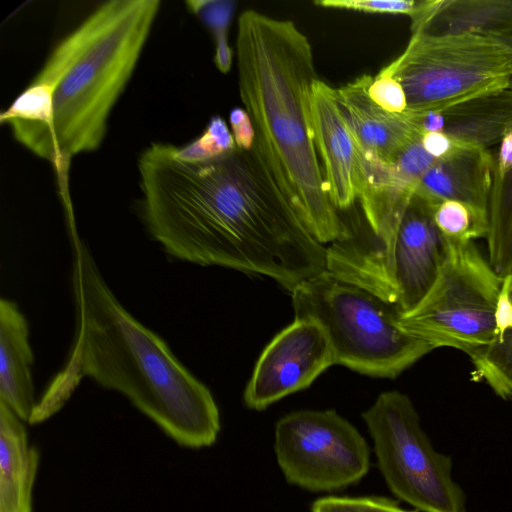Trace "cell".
Here are the masks:
<instances>
[{"instance_id":"cell-1","label":"cell","mask_w":512,"mask_h":512,"mask_svg":"<svg viewBox=\"0 0 512 512\" xmlns=\"http://www.w3.org/2000/svg\"><path fill=\"white\" fill-rule=\"evenodd\" d=\"M139 211L173 258L270 277L290 293L327 270V247L303 226L249 151L190 159L152 143L137 161Z\"/></svg>"},{"instance_id":"cell-2","label":"cell","mask_w":512,"mask_h":512,"mask_svg":"<svg viewBox=\"0 0 512 512\" xmlns=\"http://www.w3.org/2000/svg\"><path fill=\"white\" fill-rule=\"evenodd\" d=\"M75 334L68 357L37 402L29 423L58 412L85 377L124 395L182 446L212 445L220 416L210 390L153 331L119 302L92 254L73 237Z\"/></svg>"},{"instance_id":"cell-3","label":"cell","mask_w":512,"mask_h":512,"mask_svg":"<svg viewBox=\"0 0 512 512\" xmlns=\"http://www.w3.org/2000/svg\"><path fill=\"white\" fill-rule=\"evenodd\" d=\"M235 48L239 95L255 132L253 153L318 242L350 239L314 142L311 92L318 76L308 37L291 20L247 9L238 18Z\"/></svg>"},{"instance_id":"cell-4","label":"cell","mask_w":512,"mask_h":512,"mask_svg":"<svg viewBox=\"0 0 512 512\" xmlns=\"http://www.w3.org/2000/svg\"><path fill=\"white\" fill-rule=\"evenodd\" d=\"M160 5L159 0L103 2L56 44L31 80L52 96L49 124L32 153L64 171L74 156L98 149Z\"/></svg>"},{"instance_id":"cell-5","label":"cell","mask_w":512,"mask_h":512,"mask_svg":"<svg viewBox=\"0 0 512 512\" xmlns=\"http://www.w3.org/2000/svg\"><path fill=\"white\" fill-rule=\"evenodd\" d=\"M291 295L295 319L316 322L328 338L334 363L358 373L395 378L434 349L399 327L396 307L327 270Z\"/></svg>"},{"instance_id":"cell-6","label":"cell","mask_w":512,"mask_h":512,"mask_svg":"<svg viewBox=\"0 0 512 512\" xmlns=\"http://www.w3.org/2000/svg\"><path fill=\"white\" fill-rule=\"evenodd\" d=\"M382 71L403 87L406 112L420 114L509 87L512 48L486 35L412 33Z\"/></svg>"},{"instance_id":"cell-7","label":"cell","mask_w":512,"mask_h":512,"mask_svg":"<svg viewBox=\"0 0 512 512\" xmlns=\"http://www.w3.org/2000/svg\"><path fill=\"white\" fill-rule=\"evenodd\" d=\"M447 242L436 282L398 325L434 349L451 347L472 358L493 340L502 279L473 242Z\"/></svg>"},{"instance_id":"cell-8","label":"cell","mask_w":512,"mask_h":512,"mask_svg":"<svg viewBox=\"0 0 512 512\" xmlns=\"http://www.w3.org/2000/svg\"><path fill=\"white\" fill-rule=\"evenodd\" d=\"M362 417L379 470L395 496L423 512H466L451 458L433 448L407 395L381 393Z\"/></svg>"},{"instance_id":"cell-9","label":"cell","mask_w":512,"mask_h":512,"mask_svg":"<svg viewBox=\"0 0 512 512\" xmlns=\"http://www.w3.org/2000/svg\"><path fill=\"white\" fill-rule=\"evenodd\" d=\"M436 206L413 194L391 249L382 255H327L332 274L377 294L402 314L436 282L449 245L434 221Z\"/></svg>"},{"instance_id":"cell-10","label":"cell","mask_w":512,"mask_h":512,"mask_svg":"<svg viewBox=\"0 0 512 512\" xmlns=\"http://www.w3.org/2000/svg\"><path fill=\"white\" fill-rule=\"evenodd\" d=\"M274 449L286 480L309 491H333L359 482L370 450L359 431L334 410H301L275 426Z\"/></svg>"},{"instance_id":"cell-11","label":"cell","mask_w":512,"mask_h":512,"mask_svg":"<svg viewBox=\"0 0 512 512\" xmlns=\"http://www.w3.org/2000/svg\"><path fill=\"white\" fill-rule=\"evenodd\" d=\"M335 365L328 338L314 321L294 319L261 353L245 392L244 402L264 410L281 398L307 388Z\"/></svg>"},{"instance_id":"cell-12","label":"cell","mask_w":512,"mask_h":512,"mask_svg":"<svg viewBox=\"0 0 512 512\" xmlns=\"http://www.w3.org/2000/svg\"><path fill=\"white\" fill-rule=\"evenodd\" d=\"M314 142L324 166L330 199L343 215L358 197L359 155L352 133L338 106L335 89L319 78L311 92Z\"/></svg>"},{"instance_id":"cell-13","label":"cell","mask_w":512,"mask_h":512,"mask_svg":"<svg viewBox=\"0 0 512 512\" xmlns=\"http://www.w3.org/2000/svg\"><path fill=\"white\" fill-rule=\"evenodd\" d=\"M372 81L373 77L363 74L335 89V97L357 148L383 162L393 163L423 133L406 112H388L369 97Z\"/></svg>"},{"instance_id":"cell-14","label":"cell","mask_w":512,"mask_h":512,"mask_svg":"<svg viewBox=\"0 0 512 512\" xmlns=\"http://www.w3.org/2000/svg\"><path fill=\"white\" fill-rule=\"evenodd\" d=\"M406 113L422 133L441 132L460 147L488 150L512 129V88L509 86L440 110Z\"/></svg>"},{"instance_id":"cell-15","label":"cell","mask_w":512,"mask_h":512,"mask_svg":"<svg viewBox=\"0 0 512 512\" xmlns=\"http://www.w3.org/2000/svg\"><path fill=\"white\" fill-rule=\"evenodd\" d=\"M493 170L494 157L489 150L458 147L428 169L414 195L435 206L453 200L487 210Z\"/></svg>"},{"instance_id":"cell-16","label":"cell","mask_w":512,"mask_h":512,"mask_svg":"<svg viewBox=\"0 0 512 512\" xmlns=\"http://www.w3.org/2000/svg\"><path fill=\"white\" fill-rule=\"evenodd\" d=\"M411 18V34H479L512 32V0H423Z\"/></svg>"},{"instance_id":"cell-17","label":"cell","mask_w":512,"mask_h":512,"mask_svg":"<svg viewBox=\"0 0 512 512\" xmlns=\"http://www.w3.org/2000/svg\"><path fill=\"white\" fill-rule=\"evenodd\" d=\"M29 328L17 304L0 300V401L24 422L36 407L32 379L33 353Z\"/></svg>"},{"instance_id":"cell-18","label":"cell","mask_w":512,"mask_h":512,"mask_svg":"<svg viewBox=\"0 0 512 512\" xmlns=\"http://www.w3.org/2000/svg\"><path fill=\"white\" fill-rule=\"evenodd\" d=\"M23 422L0 401V512H31L39 455Z\"/></svg>"},{"instance_id":"cell-19","label":"cell","mask_w":512,"mask_h":512,"mask_svg":"<svg viewBox=\"0 0 512 512\" xmlns=\"http://www.w3.org/2000/svg\"><path fill=\"white\" fill-rule=\"evenodd\" d=\"M471 360L478 378L501 398L512 400V273L502 280L493 340Z\"/></svg>"},{"instance_id":"cell-20","label":"cell","mask_w":512,"mask_h":512,"mask_svg":"<svg viewBox=\"0 0 512 512\" xmlns=\"http://www.w3.org/2000/svg\"><path fill=\"white\" fill-rule=\"evenodd\" d=\"M487 213L488 262L503 280L512 273V167L493 173Z\"/></svg>"},{"instance_id":"cell-21","label":"cell","mask_w":512,"mask_h":512,"mask_svg":"<svg viewBox=\"0 0 512 512\" xmlns=\"http://www.w3.org/2000/svg\"><path fill=\"white\" fill-rule=\"evenodd\" d=\"M434 221L448 241L473 242L488 234L487 210L460 201L439 203L434 211Z\"/></svg>"},{"instance_id":"cell-22","label":"cell","mask_w":512,"mask_h":512,"mask_svg":"<svg viewBox=\"0 0 512 512\" xmlns=\"http://www.w3.org/2000/svg\"><path fill=\"white\" fill-rule=\"evenodd\" d=\"M201 22L210 30L215 42L214 62L222 73L231 69L233 50L228 45L227 33L236 2L231 0H190L185 2Z\"/></svg>"},{"instance_id":"cell-23","label":"cell","mask_w":512,"mask_h":512,"mask_svg":"<svg viewBox=\"0 0 512 512\" xmlns=\"http://www.w3.org/2000/svg\"><path fill=\"white\" fill-rule=\"evenodd\" d=\"M236 148L227 123L220 116H213L204 132L191 143L178 147L179 153L190 159L215 157Z\"/></svg>"},{"instance_id":"cell-24","label":"cell","mask_w":512,"mask_h":512,"mask_svg":"<svg viewBox=\"0 0 512 512\" xmlns=\"http://www.w3.org/2000/svg\"><path fill=\"white\" fill-rule=\"evenodd\" d=\"M312 512H411L383 497H326L316 500Z\"/></svg>"},{"instance_id":"cell-25","label":"cell","mask_w":512,"mask_h":512,"mask_svg":"<svg viewBox=\"0 0 512 512\" xmlns=\"http://www.w3.org/2000/svg\"><path fill=\"white\" fill-rule=\"evenodd\" d=\"M315 5L365 13L405 14L412 17L420 1L405 0H317Z\"/></svg>"},{"instance_id":"cell-26","label":"cell","mask_w":512,"mask_h":512,"mask_svg":"<svg viewBox=\"0 0 512 512\" xmlns=\"http://www.w3.org/2000/svg\"><path fill=\"white\" fill-rule=\"evenodd\" d=\"M369 97L384 110L402 114L407 109V99L401 84L390 74L380 71L368 88Z\"/></svg>"},{"instance_id":"cell-27","label":"cell","mask_w":512,"mask_h":512,"mask_svg":"<svg viewBox=\"0 0 512 512\" xmlns=\"http://www.w3.org/2000/svg\"><path fill=\"white\" fill-rule=\"evenodd\" d=\"M229 122L236 147L245 151L251 150L255 132L246 110L239 107L233 108L229 114Z\"/></svg>"},{"instance_id":"cell-28","label":"cell","mask_w":512,"mask_h":512,"mask_svg":"<svg viewBox=\"0 0 512 512\" xmlns=\"http://www.w3.org/2000/svg\"><path fill=\"white\" fill-rule=\"evenodd\" d=\"M421 142L424 149L437 160L451 155L460 147L450 137L441 132H424Z\"/></svg>"},{"instance_id":"cell-29","label":"cell","mask_w":512,"mask_h":512,"mask_svg":"<svg viewBox=\"0 0 512 512\" xmlns=\"http://www.w3.org/2000/svg\"><path fill=\"white\" fill-rule=\"evenodd\" d=\"M498 145V151L494 157V174L504 173L512 167V129Z\"/></svg>"},{"instance_id":"cell-30","label":"cell","mask_w":512,"mask_h":512,"mask_svg":"<svg viewBox=\"0 0 512 512\" xmlns=\"http://www.w3.org/2000/svg\"><path fill=\"white\" fill-rule=\"evenodd\" d=\"M495 38L501 40L502 42H504L505 44H507L508 46H510L512 48V32L504 34V35L496 36Z\"/></svg>"},{"instance_id":"cell-31","label":"cell","mask_w":512,"mask_h":512,"mask_svg":"<svg viewBox=\"0 0 512 512\" xmlns=\"http://www.w3.org/2000/svg\"><path fill=\"white\" fill-rule=\"evenodd\" d=\"M510 87L512 88V79H511V82H510Z\"/></svg>"}]
</instances>
